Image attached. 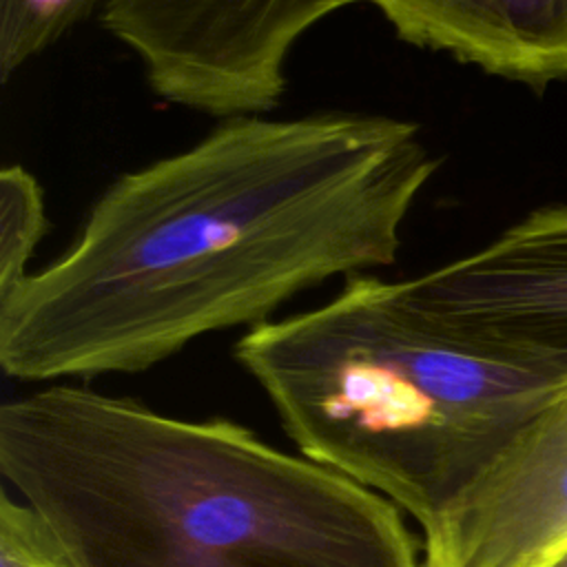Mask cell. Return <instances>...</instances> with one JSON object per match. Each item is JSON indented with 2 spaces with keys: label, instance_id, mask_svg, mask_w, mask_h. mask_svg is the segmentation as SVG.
<instances>
[{
  "label": "cell",
  "instance_id": "obj_1",
  "mask_svg": "<svg viewBox=\"0 0 567 567\" xmlns=\"http://www.w3.org/2000/svg\"><path fill=\"white\" fill-rule=\"evenodd\" d=\"M441 159L412 120L241 115L115 177L73 244L0 295L20 381L142 372L299 292L396 261Z\"/></svg>",
  "mask_w": 567,
  "mask_h": 567
},
{
  "label": "cell",
  "instance_id": "obj_2",
  "mask_svg": "<svg viewBox=\"0 0 567 567\" xmlns=\"http://www.w3.org/2000/svg\"><path fill=\"white\" fill-rule=\"evenodd\" d=\"M0 470L69 567H419L392 501L226 419L53 385L0 408Z\"/></svg>",
  "mask_w": 567,
  "mask_h": 567
},
{
  "label": "cell",
  "instance_id": "obj_3",
  "mask_svg": "<svg viewBox=\"0 0 567 567\" xmlns=\"http://www.w3.org/2000/svg\"><path fill=\"white\" fill-rule=\"evenodd\" d=\"M235 357L303 456L403 507L427 529L567 379L450 334L403 279L352 275L321 306L264 321Z\"/></svg>",
  "mask_w": 567,
  "mask_h": 567
},
{
  "label": "cell",
  "instance_id": "obj_4",
  "mask_svg": "<svg viewBox=\"0 0 567 567\" xmlns=\"http://www.w3.org/2000/svg\"><path fill=\"white\" fill-rule=\"evenodd\" d=\"M359 2L368 0H106L100 24L159 100L228 120L277 109L297 42Z\"/></svg>",
  "mask_w": 567,
  "mask_h": 567
},
{
  "label": "cell",
  "instance_id": "obj_5",
  "mask_svg": "<svg viewBox=\"0 0 567 567\" xmlns=\"http://www.w3.org/2000/svg\"><path fill=\"white\" fill-rule=\"evenodd\" d=\"M412 303L467 346L567 379V206L403 279Z\"/></svg>",
  "mask_w": 567,
  "mask_h": 567
},
{
  "label": "cell",
  "instance_id": "obj_6",
  "mask_svg": "<svg viewBox=\"0 0 567 567\" xmlns=\"http://www.w3.org/2000/svg\"><path fill=\"white\" fill-rule=\"evenodd\" d=\"M421 567H547L567 549V392L427 527Z\"/></svg>",
  "mask_w": 567,
  "mask_h": 567
},
{
  "label": "cell",
  "instance_id": "obj_7",
  "mask_svg": "<svg viewBox=\"0 0 567 567\" xmlns=\"http://www.w3.org/2000/svg\"><path fill=\"white\" fill-rule=\"evenodd\" d=\"M399 40L485 73L567 78V0H368Z\"/></svg>",
  "mask_w": 567,
  "mask_h": 567
},
{
  "label": "cell",
  "instance_id": "obj_8",
  "mask_svg": "<svg viewBox=\"0 0 567 567\" xmlns=\"http://www.w3.org/2000/svg\"><path fill=\"white\" fill-rule=\"evenodd\" d=\"M104 0H0V78L9 82Z\"/></svg>",
  "mask_w": 567,
  "mask_h": 567
},
{
  "label": "cell",
  "instance_id": "obj_9",
  "mask_svg": "<svg viewBox=\"0 0 567 567\" xmlns=\"http://www.w3.org/2000/svg\"><path fill=\"white\" fill-rule=\"evenodd\" d=\"M49 219L44 193L33 173L20 164L0 171V295L31 275L29 264Z\"/></svg>",
  "mask_w": 567,
  "mask_h": 567
},
{
  "label": "cell",
  "instance_id": "obj_10",
  "mask_svg": "<svg viewBox=\"0 0 567 567\" xmlns=\"http://www.w3.org/2000/svg\"><path fill=\"white\" fill-rule=\"evenodd\" d=\"M0 567H69L35 512L9 498H0Z\"/></svg>",
  "mask_w": 567,
  "mask_h": 567
},
{
  "label": "cell",
  "instance_id": "obj_11",
  "mask_svg": "<svg viewBox=\"0 0 567 567\" xmlns=\"http://www.w3.org/2000/svg\"><path fill=\"white\" fill-rule=\"evenodd\" d=\"M547 567H567V549L558 558H554Z\"/></svg>",
  "mask_w": 567,
  "mask_h": 567
}]
</instances>
